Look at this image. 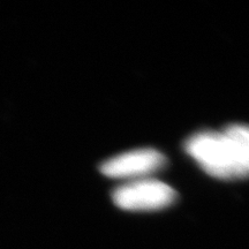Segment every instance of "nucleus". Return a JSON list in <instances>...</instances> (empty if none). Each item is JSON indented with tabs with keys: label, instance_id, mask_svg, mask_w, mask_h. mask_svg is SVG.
<instances>
[{
	"label": "nucleus",
	"instance_id": "f257e3e1",
	"mask_svg": "<svg viewBox=\"0 0 249 249\" xmlns=\"http://www.w3.org/2000/svg\"><path fill=\"white\" fill-rule=\"evenodd\" d=\"M185 149L211 177L231 180L248 176L249 130L245 124H232L223 133L194 134Z\"/></svg>",
	"mask_w": 249,
	"mask_h": 249
},
{
	"label": "nucleus",
	"instance_id": "f03ea898",
	"mask_svg": "<svg viewBox=\"0 0 249 249\" xmlns=\"http://www.w3.org/2000/svg\"><path fill=\"white\" fill-rule=\"evenodd\" d=\"M176 197V191L167 183L145 178L118 187L112 195L117 207L130 211L164 209L172 204Z\"/></svg>",
	"mask_w": 249,
	"mask_h": 249
},
{
	"label": "nucleus",
	"instance_id": "7ed1b4c3",
	"mask_svg": "<svg viewBox=\"0 0 249 249\" xmlns=\"http://www.w3.org/2000/svg\"><path fill=\"white\" fill-rule=\"evenodd\" d=\"M165 156L155 149H138L118 155L102 164L103 174L110 178L142 179L165 165Z\"/></svg>",
	"mask_w": 249,
	"mask_h": 249
}]
</instances>
